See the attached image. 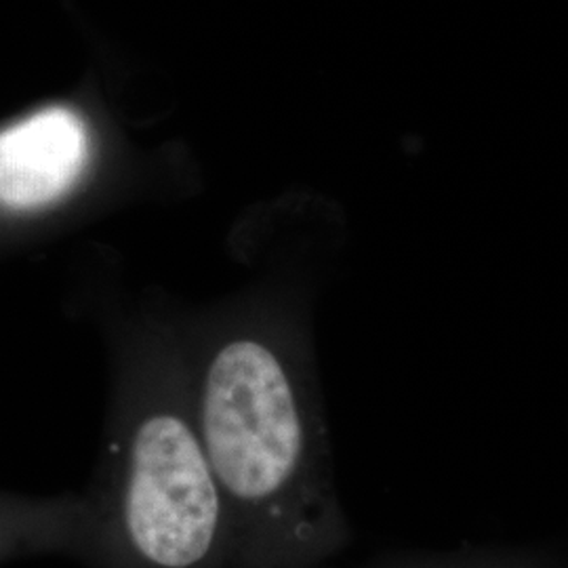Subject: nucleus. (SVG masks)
<instances>
[{
  "label": "nucleus",
  "mask_w": 568,
  "mask_h": 568,
  "mask_svg": "<svg viewBox=\"0 0 568 568\" xmlns=\"http://www.w3.org/2000/svg\"><path fill=\"white\" fill-rule=\"evenodd\" d=\"M105 432L84 497L91 568H230L234 523L192 403L138 394Z\"/></svg>",
  "instance_id": "nucleus-1"
},
{
  "label": "nucleus",
  "mask_w": 568,
  "mask_h": 568,
  "mask_svg": "<svg viewBox=\"0 0 568 568\" xmlns=\"http://www.w3.org/2000/svg\"><path fill=\"white\" fill-rule=\"evenodd\" d=\"M87 163V131L65 108H49L0 131V203L32 209L60 199Z\"/></svg>",
  "instance_id": "nucleus-2"
},
{
  "label": "nucleus",
  "mask_w": 568,
  "mask_h": 568,
  "mask_svg": "<svg viewBox=\"0 0 568 568\" xmlns=\"http://www.w3.org/2000/svg\"><path fill=\"white\" fill-rule=\"evenodd\" d=\"M368 568H568L541 551L528 549H462L434 556H405Z\"/></svg>",
  "instance_id": "nucleus-3"
}]
</instances>
